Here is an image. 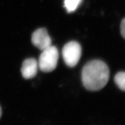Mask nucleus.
Returning a JSON list of instances; mask_svg holds the SVG:
<instances>
[{
	"label": "nucleus",
	"instance_id": "nucleus-1",
	"mask_svg": "<svg viewBox=\"0 0 125 125\" xmlns=\"http://www.w3.org/2000/svg\"><path fill=\"white\" fill-rule=\"evenodd\" d=\"M109 78L107 65L99 60L88 62L82 70L81 79L84 87L89 91H96L103 89Z\"/></svg>",
	"mask_w": 125,
	"mask_h": 125
},
{
	"label": "nucleus",
	"instance_id": "nucleus-7",
	"mask_svg": "<svg viewBox=\"0 0 125 125\" xmlns=\"http://www.w3.org/2000/svg\"><path fill=\"white\" fill-rule=\"evenodd\" d=\"M82 0H64V6L68 13L75 11L79 6Z\"/></svg>",
	"mask_w": 125,
	"mask_h": 125
},
{
	"label": "nucleus",
	"instance_id": "nucleus-2",
	"mask_svg": "<svg viewBox=\"0 0 125 125\" xmlns=\"http://www.w3.org/2000/svg\"><path fill=\"white\" fill-rule=\"evenodd\" d=\"M58 57L57 49L54 46H50L42 51L39 59V68L44 73L53 71L57 67Z\"/></svg>",
	"mask_w": 125,
	"mask_h": 125
},
{
	"label": "nucleus",
	"instance_id": "nucleus-4",
	"mask_svg": "<svg viewBox=\"0 0 125 125\" xmlns=\"http://www.w3.org/2000/svg\"><path fill=\"white\" fill-rule=\"evenodd\" d=\"M32 44L42 51L51 46L52 40L45 28H39L33 33L31 38Z\"/></svg>",
	"mask_w": 125,
	"mask_h": 125
},
{
	"label": "nucleus",
	"instance_id": "nucleus-6",
	"mask_svg": "<svg viewBox=\"0 0 125 125\" xmlns=\"http://www.w3.org/2000/svg\"><path fill=\"white\" fill-rule=\"evenodd\" d=\"M116 84L122 91H125V72H122L117 73L114 77Z\"/></svg>",
	"mask_w": 125,
	"mask_h": 125
},
{
	"label": "nucleus",
	"instance_id": "nucleus-9",
	"mask_svg": "<svg viewBox=\"0 0 125 125\" xmlns=\"http://www.w3.org/2000/svg\"><path fill=\"white\" fill-rule=\"evenodd\" d=\"M1 116H2V109L1 106H0V118H1Z\"/></svg>",
	"mask_w": 125,
	"mask_h": 125
},
{
	"label": "nucleus",
	"instance_id": "nucleus-8",
	"mask_svg": "<svg viewBox=\"0 0 125 125\" xmlns=\"http://www.w3.org/2000/svg\"><path fill=\"white\" fill-rule=\"evenodd\" d=\"M120 32L123 37L125 39V18H124L121 22Z\"/></svg>",
	"mask_w": 125,
	"mask_h": 125
},
{
	"label": "nucleus",
	"instance_id": "nucleus-3",
	"mask_svg": "<svg viewBox=\"0 0 125 125\" xmlns=\"http://www.w3.org/2000/svg\"><path fill=\"white\" fill-rule=\"evenodd\" d=\"M82 49L79 43L70 41L66 43L62 50V56L66 65L69 67L77 65L81 56Z\"/></svg>",
	"mask_w": 125,
	"mask_h": 125
},
{
	"label": "nucleus",
	"instance_id": "nucleus-5",
	"mask_svg": "<svg viewBox=\"0 0 125 125\" xmlns=\"http://www.w3.org/2000/svg\"><path fill=\"white\" fill-rule=\"evenodd\" d=\"M38 68V62L35 58H27L22 64L21 72L22 77L26 79L33 78L36 76Z\"/></svg>",
	"mask_w": 125,
	"mask_h": 125
}]
</instances>
